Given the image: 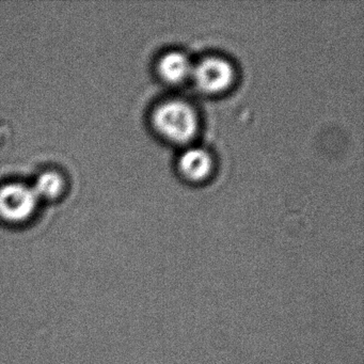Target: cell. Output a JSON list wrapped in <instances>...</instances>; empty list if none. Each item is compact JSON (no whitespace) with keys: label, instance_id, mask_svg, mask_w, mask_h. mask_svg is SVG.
Returning <instances> with one entry per match:
<instances>
[{"label":"cell","instance_id":"6","mask_svg":"<svg viewBox=\"0 0 364 364\" xmlns=\"http://www.w3.org/2000/svg\"><path fill=\"white\" fill-rule=\"evenodd\" d=\"M39 199H56L65 188V180L56 171H46L40 174L33 186Z\"/></svg>","mask_w":364,"mask_h":364},{"label":"cell","instance_id":"3","mask_svg":"<svg viewBox=\"0 0 364 364\" xmlns=\"http://www.w3.org/2000/svg\"><path fill=\"white\" fill-rule=\"evenodd\" d=\"M191 75L202 90L216 93L225 90L233 82L235 72L227 59L208 56L193 65Z\"/></svg>","mask_w":364,"mask_h":364},{"label":"cell","instance_id":"4","mask_svg":"<svg viewBox=\"0 0 364 364\" xmlns=\"http://www.w3.org/2000/svg\"><path fill=\"white\" fill-rule=\"evenodd\" d=\"M213 161L210 153L202 148H188L178 159V168L185 178L191 181L205 178L212 169Z\"/></svg>","mask_w":364,"mask_h":364},{"label":"cell","instance_id":"2","mask_svg":"<svg viewBox=\"0 0 364 364\" xmlns=\"http://www.w3.org/2000/svg\"><path fill=\"white\" fill-rule=\"evenodd\" d=\"M39 198L33 187L23 183H10L0 188V218L21 223L31 218Z\"/></svg>","mask_w":364,"mask_h":364},{"label":"cell","instance_id":"5","mask_svg":"<svg viewBox=\"0 0 364 364\" xmlns=\"http://www.w3.org/2000/svg\"><path fill=\"white\" fill-rule=\"evenodd\" d=\"M159 74L169 82H180L193 73V63L185 53L169 50L159 60Z\"/></svg>","mask_w":364,"mask_h":364},{"label":"cell","instance_id":"1","mask_svg":"<svg viewBox=\"0 0 364 364\" xmlns=\"http://www.w3.org/2000/svg\"><path fill=\"white\" fill-rule=\"evenodd\" d=\"M156 131L174 142H186L195 135L198 117L191 104L183 100H168L159 104L152 114Z\"/></svg>","mask_w":364,"mask_h":364}]
</instances>
